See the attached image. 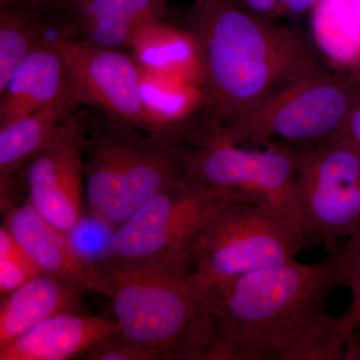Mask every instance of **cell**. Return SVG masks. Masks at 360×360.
Returning <instances> with one entry per match:
<instances>
[{
    "label": "cell",
    "mask_w": 360,
    "mask_h": 360,
    "mask_svg": "<svg viewBox=\"0 0 360 360\" xmlns=\"http://www.w3.org/2000/svg\"><path fill=\"white\" fill-rule=\"evenodd\" d=\"M328 251L314 264L293 258L246 274L213 302L212 360H345L352 321L326 302L349 285L347 240Z\"/></svg>",
    "instance_id": "cell-1"
},
{
    "label": "cell",
    "mask_w": 360,
    "mask_h": 360,
    "mask_svg": "<svg viewBox=\"0 0 360 360\" xmlns=\"http://www.w3.org/2000/svg\"><path fill=\"white\" fill-rule=\"evenodd\" d=\"M179 26L202 66L200 110L224 129L283 90L333 70L307 32L260 20L232 0H196Z\"/></svg>",
    "instance_id": "cell-2"
},
{
    "label": "cell",
    "mask_w": 360,
    "mask_h": 360,
    "mask_svg": "<svg viewBox=\"0 0 360 360\" xmlns=\"http://www.w3.org/2000/svg\"><path fill=\"white\" fill-rule=\"evenodd\" d=\"M99 265L123 335L163 360H212L214 317L187 270L111 258Z\"/></svg>",
    "instance_id": "cell-3"
},
{
    "label": "cell",
    "mask_w": 360,
    "mask_h": 360,
    "mask_svg": "<svg viewBox=\"0 0 360 360\" xmlns=\"http://www.w3.org/2000/svg\"><path fill=\"white\" fill-rule=\"evenodd\" d=\"M84 162L86 210L116 227L156 193L193 177L187 146H167L108 115L94 131L84 127Z\"/></svg>",
    "instance_id": "cell-4"
},
{
    "label": "cell",
    "mask_w": 360,
    "mask_h": 360,
    "mask_svg": "<svg viewBox=\"0 0 360 360\" xmlns=\"http://www.w3.org/2000/svg\"><path fill=\"white\" fill-rule=\"evenodd\" d=\"M187 148L191 176L276 215L309 248L295 180L309 146L277 142L260 148L243 146L232 141L215 120L198 111Z\"/></svg>",
    "instance_id": "cell-5"
},
{
    "label": "cell",
    "mask_w": 360,
    "mask_h": 360,
    "mask_svg": "<svg viewBox=\"0 0 360 360\" xmlns=\"http://www.w3.org/2000/svg\"><path fill=\"white\" fill-rule=\"evenodd\" d=\"M304 248L302 239L276 215L233 196L198 231L188 276L210 309L241 277L293 259Z\"/></svg>",
    "instance_id": "cell-6"
},
{
    "label": "cell",
    "mask_w": 360,
    "mask_h": 360,
    "mask_svg": "<svg viewBox=\"0 0 360 360\" xmlns=\"http://www.w3.org/2000/svg\"><path fill=\"white\" fill-rule=\"evenodd\" d=\"M360 101V68L333 70L283 90L225 134L260 148L276 139L316 146L340 136Z\"/></svg>",
    "instance_id": "cell-7"
},
{
    "label": "cell",
    "mask_w": 360,
    "mask_h": 360,
    "mask_svg": "<svg viewBox=\"0 0 360 360\" xmlns=\"http://www.w3.org/2000/svg\"><path fill=\"white\" fill-rule=\"evenodd\" d=\"M233 196L194 177L172 184L116 227L108 258L188 271L198 231Z\"/></svg>",
    "instance_id": "cell-8"
},
{
    "label": "cell",
    "mask_w": 360,
    "mask_h": 360,
    "mask_svg": "<svg viewBox=\"0 0 360 360\" xmlns=\"http://www.w3.org/2000/svg\"><path fill=\"white\" fill-rule=\"evenodd\" d=\"M295 191L307 245L329 250L360 233V150L343 139L310 146Z\"/></svg>",
    "instance_id": "cell-9"
},
{
    "label": "cell",
    "mask_w": 360,
    "mask_h": 360,
    "mask_svg": "<svg viewBox=\"0 0 360 360\" xmlns=\"http://www.w3.org/2000/svg\"><path fill=\"white\" fill-rule=\"evenodd\" d=\"M26 200L59 231L68 232L86 212L84 127L77 112L63 122L53 141L20 169Z\"/></svg>",
    "instance_id": "cell-10"
},
{
    "label": "cell",
    "mask_w": 360,
    "mask_h": 360,
    "mask_svg": "<svg viewBox=\"0 0 360 360\" xmlns=\"http://www.w3.org/2000/svg\"><path fill=\"white\" fill-rule=\"evenodd\" d=\"M63 37L80 104L148 134L141 70L131 54Z\"/></svg>",
    "instance_id": "cell-11"
},
{
    "label": "cell",
    "mask_w": 360,
    "mask_h": 360,
    "mask_svg": "<svg viewBox=\"0 0 360 360\" xmlns=\"http://www.w3.org/2000/svg\"><path fill=\"white\" fill-rule=\"evenodd\" d=\"M4 225L32 258L41 274L70 284L84 292L110 298L101 265L78 255L65 232L35 212L27 200L7 210Z\"/></svg>",
    "instance_id": "cell-12"
},
{
    "label": "cell",
    "mask_w": 360,
    "mask_h": 360,
    "mask_svg": "<svg viewBox=\"0 0 360 360\" xmlns=\"http://www.w3.org/2000/svg\"><path fill=\"white\" fill-rule=\"evenodd\" d=\"M71 94L77 92L65 39L49 37L23 59L0 94V124Z\"/></svg>",
    "instance_id": "cell-13"
},
{
    "label": "cell",
    "mask_w": 360,
    "mask_h": 360,
    "mask_svg": "<svg viewBox=\"0 0 360 360\" xmlns=\"http://www.w3.org/2000/svg\"><path fill=\"white\" fill-rule=\"evenodd\" d=\"M168 18L165 0H84L59 15L56 30L66 39L122 49L143 26Z\"/></svg>",
    "instance_id": "cell-14"
},
{
    "label": "cell",
    "mask_w": 360,
    "mask_h": 360,
    "mask_svg": "<svg viewBox=\"0 0 360 360\" xmlns=\"http://www.w3.org/2000/svg\"><path fill=\"white\" fill-rule=\"evenodd\" d=\"M122 331L115 319L84 312L46 319L0 349V360H66L82 356L106 336Z\"/></svg>",
    "instance_id": "cell-15"
},
{
    "label": "cell",
    "mask_w": 360,
    "mask_h": 360,
    "mask_svg": "<svg viewBox=\"0 0 360 360\" xmlns=\"http://www.w3.org/2000/svg\"><path fill=\"white\" fill-rule=\"evenodd\" d=\"M84 291L40 274L0 303V349L46 319L82 310Z\"/></svg>",
    "instance_id": "cell-16"
},
{
    "label": "cell",
    "mask_w": 360,
    "mask_h": 360,
    "mask_svg": "<svg viewBox=\"0 0 360 360\" xmlns=\"http://www.w3.org/2000/svg\"><path fill=\"white\" fill-rule=\"evenodd\" d=\"M141 97L148 134L167 146H181L187 120L202 103L200 86L165 73L141 70Z\"/></svg>",
    "instance_id": "cell-17"
},
{
    "label": "cell",
    "mask_w": 360,
    "mask_h": 360,
    "mask_svg": "<svg viewBox=\"0 0 360 360\" xmlns=\"http://www.w3.org/2000/svg\"><path fill=\"white\" fill-rule=\"evenodd\" d=\"M141 70L165 73L200 86L202 66L191 35L168 18L148 23L129 45Z\"/></svg>",
    "instance_id": "cell-18"
},
{
    "label": "cell",
    "mask_w": 360,
    "mask_h": 360,
    "mask_svg": "<svg viewBox=\"0 0 360 360\" xmlns=\"http://www.w3.org/2000/svg\"><path fill=\"white\" fill-rule=\"evenodd\" d=\"M80 103L71 94L40 110L0 124V172H18L28 158L53 141Z\"/></svg>",
    "instance_id": "cell-19"
},
{
    "label": "cell",
    "mask_w": 360,
    "mask_h": 360,
    "mask_svg": "<svg viewBox=\"0 0 360 360\" xmlns=\"http://www.w3.org/2000/svg\"><path fill=\"white\" fill-rule=\"evenodd\" d=\"M56 30L54 13L30 0H0V94L14 71Z\"/></svg>",
    "instance_id": "cell-20"
},
{
    "label": "cell",
    "mask_w": 360,
    "mask_h": 360,
    "mask_svg": "<svg viewBox=\"0 0 360 360\" xmlns=\"http://www.w3.org/2000/svg\"><path fill=\"white\" fill-rule=\"evenodd\" d=\"M41 274L6 225L0 226V295L6 296Z\"/></svg>",
    "instance_id": "cell-21"
},
{
    "label": "cell",
    "mask_w": 360,
    "mask_h": 360,
    "mask_svg": "<svg viewBox=\"0 0 360 360\" xmlns=\"http://www.w3.org/2000/svg\"><path fill=\"white\" fill-rule=\"evenodd\" d=\"M115 229V225L94 213L85 212L75 226L66 232V236L80 257L99 265L108 259L110 239Z\"/></svg>",
    "instance_id": "cell-22"
},
{
    "label": "cell",
    "mask_w": 360,
    "mask_h": 360,
    "mask_svg": "<svg viewBox=\"0 0 360 360\" xmlns=\"http://www.w3.org/2000/svg\"><path fill=\"white\" fill-rule=\"evenodd\" d=\"M82 359L86 360H163L155 348L137 342L122 331L106 336L90 347Z\"/></svg>",
    "instance_id": "cell-23"
},
{
    "label": "cell",
    "mask_w": 360,
    "mask_h": 360,
    "mask_svg": "<svg viewBox=\"0 0 360 360\" xmlns=\"http://www.w3.org/2000/svg\"><path fill=\"white\" fill-rule=\"evenodd\" d=\"M348 257H349V285L354 302L347 310L354 322H360V233L347 239Z\"/></svg>",
    "instance_id": "cell-24"
},
{
    "label": "cell",
    "mask_w": 360,
    "mask_h": 360,
    "mask_svg": "<svg viewBox=\"0 0 360 360\" xmlns=\"http://www.w3.org/2000/svg\"><path fill=\"white\" fill-rule=\"evenodd\" d=\"M322 0H278L276 20L279 18L297 20L315 11Z\"/></svg>",
    "instance_id": "cell-25"
},
{
    "label": "cell",
    "mask_w": 360,
    "mask_h": 360,
    "mask_svg": "<svg viewBox=\"0 0 360 360\" xmlns=\"http://www.w3.org/2000/svg\"><path fill=\"white\" fill-rule=\"evenodd\" d=\"M246 13L266 21H276L278 0H232Z\"/></svg>",
    "instance_id": "cell-26"
},
{
    "label": "cell",
    "mask_w": 360,
    "mask_h": 360,
    "mask_svg": "<svg viewBox=\"0 0 360 360\" xmlns=\"http://www.w3.org/2000/svg\"><path fill=\"white\" fill-rule=\"evenodd\" d=\"M338 139L349 141L360 150V101Z\"/></svg>",
    "instance_id": "cell-27"
},
{
    "label": "cell",
    "mask_w": 360,
    "mask_h": 360,
    "mask_svg": "<svg viewBox=\"0 0 360 360\" xmlns=\"http://www.w3.org/2000/svg\"><path fill=\"white\" fill-rule=\"evenodd\" d=\"M345 360H360V322L352 321L347 338Z\"/></svg>",
    "instance_id": "cell-28"
},
{
    "label": "cell",
    "mask_w": 360,
    "mask_h": 360,
    "mask_svg": "<svg viewBox=\"0 0 360 360\" xmlns=\"http://www.w3.org/2000/svg\"><path fill=\"white\" fill-rule=\"evenodd\" d=\"M33 4H39V6L44 7L49 11H58L59 4L61 0H30Z\"/></svg>",
    "instance_id": "cell-29"
},
{
    "label": "cell",
    "mask_w": 360,
    "mask_h": 360,
    "mask_svg": "<svg viewBox=\"0 0 360 360\" xmlns=\"http://www.w3.org/2000/svg\"><path fill=\"white\" fill-rule=\"evenodd\" d=\"M82 1H84V0H61L58 8L59 14L63 15V14L68 13V11L75 8V7L77 6Z\"/></svg>",
    "instance_id": "cell-30"
}]
</instances>
